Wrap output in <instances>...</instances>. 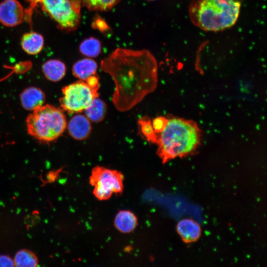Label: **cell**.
Returning <instances> with one entry per match:
<instances>
[{"mask_svg":"<svg viewBox=\"0 0 267 267\" xmlns=\"http://www.w3.org/2000/svg\"><path fill=\"white\" fill-rule=\"evenodd\" d=\"M26 119L29 134L44 142H50L58 138L67 128L63 110L46 104L33 111Z\"/></svg>","mask_w":267,"mask_h":267,"instance_id":"cell-4","label":"cell"},{"mask_svg":"<svg viewBox=\"0 0 267 267\" xmlns=\"http://www.w3.org/2000/svg\"></svg>","mask_w":267,"mask_h":267,"instance_id":"cell-23","label":"cell"},{"mask_svg":"<svg viewBox=\"0 0 267 267\" xmlns=\"http://www.w3.org/2000/svg\"><path fill=\"white\" fill-rule=\"evenodd\" d=\"M91 26L94 29H97L102 32H106L109 30V26L106 22L98 16L94 17Z\"/></svg>","mask_w":267,"mask_h":267,"instance_id":"cell-21","label":"cell"},{"mask_svg":"<svg viewBox=\"0 0 267 267\" xmlns=\"http://www.w3.org/2000/svg\"><path fill=\"white\" fill-rule=\"evenodd\" d=\"M177 230L182 239L187 243L196 241L201 234L199 224L189 219L180 221L177 225Z\"/></svg>","mask_w":267,"mask_h":267,"instance_id":"cell-11","label":"cell"},{"mask_svg":"<svg viewBox=\"0 0 267 267\" xmlns=\"http://www.w3.org/2000/svg\"><path fill=\"white\" fill-rule=\"evenodd\" d=\"M67 127L70 135L77 140H83L88 138L92 130L89 120L81 114L73 116Z\"/></svg>","mask_w":267,"mask_h":267,"instance_id":"cell-9","label":"cell"},{"mask_svg":"<svg viewBox=\"0 0 267 267\" xmlns=\"http://www.w3.org/2000/svg\"><path fill=\"white\" fill-rule=\"evenodd\" d=\"M14 263L10 257L7 255H0V267H13Z\"/></svg>","mask_w":267,"mask_h":267,"instance_id":"cell-22","label":"cell"},{"mask_svg":"<svg viewBox=\"0 0 267 267\" xmlns=\"http://www.w3.org/2000/svg\"><path fill=\"white\" fill-rule=\"evenodd\" d=\"M242 0H193L189 7L191 22L199 28L218 32L236 22Z\"/></svg>","mask_w":267,"mask_h":267,"instance_id":"cell-3","label":"cell"},{"mask_svg":"<svg viewBox=\"0 0 267 267\" xmlns=\"http://www.w3.org/2000/svg\"><path fill=\"white\" fill-rule=\"evenodd\" d=\"M201 137V131L195 122L173 117L168 119L161 132L155 133L153 143L157 144V154L165 163L194 152L200 144Z\"/></svg>","mask_w":267,"mask_h":267,"instance_id":"cell-2","label":"cell"},{"mask_svg":"<svg viewBox=\"0 0 267 267\" xmlns=\"http://www.w3.org/2000/svg\"><path fill=\"white\" fill-rule=\"evenodd\" d=\"M100 68L114 82L112 101L119 111L131 110L157 88V63L148 50L117 48L101 60Z\"/></svg>","mask_w":267,"mask_h":267,"instance_id":"cell-1","label":"cell"},{"mask_svg":"<svg viewBox=\"0 0 267 267\" xmlns=\"http://www.w3.org/2000/svg\"><path fill=\"white\" fill-rule=\"evenodd\" d=\"M13 261L14 266L19 267H36L38 263L35 255L27 249L18 251L16 253Z\"/></svg>","mask_w":267,"mask_h":267,"instance_id":"cell-18","label":"cell"},{"mask_svg":"<svg viewBox=\"0 0 267 267\" xmlns=\"http://www.w3.org/2000/svg\"><path fill=\"white\" fill-rule=\"evenodd\" d=\"M79 50L80 52L87 57H95L101 53V43L93 37L87 38L81 43Z\"/></svg>","mask_w":267,"mask_h":267,"instance_id":"cell-17","label":"cell"},{"mask_svg":"<svg viewBox=\"0 0 267 267\" xmlns=\"http://www.w3.org/2000/svg\"><path fill=\"white\" fill-rule=\"evenodd\" d=\"M21 45L23 50L30 55L39 53L44 45L43 36L36 32H29L24 34L21 38Z\"/></svg>","mask_w":267,"mask_h":267,"instance_id":"cell-12","label":"cell"},{"mask_svg":"<svg viewBox=\"0 0 267 267\" xmlns=\"http://www.w3.org/2000/svg\"><path fill=\"white\" fill-rule=\"evenodd\" d=\"M44 100V92L41 89L34 87L25 89L20 94L22 106L29 111H33L42 106Z\"/></svg>","mask_w":267,"mask_h":267,"instance_id":"cell-10","label":"cell"},{"mask_svg":"<svg viewBox=\"0 0 267 267\" xmlns=\"http://www.w3.org/2000/svg\"><path fill=\"white\" fill-rule=\"evenodd\" d=\"M98 90L82 80L64 87L63 95L59 99L62 109L71 114L85 111L93 100L98 97Z\"/></svg>","mask_w":267,"mask_h":267,"instance_id":"cell-6","label":"cell"},{"mask_svg":"<svg viewBox=\"0 0 267 267\" xmlns=\"http://www.w3.org/2000/svg\"><path fill=\"white\" fill-rule=\"evenodd\" d=\"M86 116L90 121L98 123L105 118L107 112V106L102 99L96 97L85 110Z\"/></svg>","mask_w":267,"mask_h":267,"instance_id":"cell-16","label":"cell"},{"mask_svg":"<svg viewBox=\"0 0 267 267\" xmlns=\"http://www.w3.org/2000/svg\"><path fill=\"white\" fill-rule=\"evenodd\" d=\"M82 5L91 11H107L116 5L120 0H80Z\"/></svg>","mask_w":267,"mask_h":267,"instance_id":"cell-19","label":"cell"},{"mask_svg":"<svg viewBox=\"0 0 267 267\" xmlns=\"http://www.w3.org/2000/svg\"><path fill=\"white\" fill-rule=\"evenodd\" d=\"M25 17L24 8L17 0H4L0 3V22L6 27L21 23Z\"/></svg>","mask_w":267,"mask_h":267,"instance_id":"cell-8","label":"cell"},{"mask_svg":"<svg viewBox=\"0 0 267 267\" xmlns=\"http://www.w3.org/2000/svg\"><path fill=\"white\" fill-rule=\"evenodd\" d=\"M168 118L165 117L159 116L154 118L152 122V126L154 132L158 134L161 132L165 128Z\"/></svg>","mask_w":267,"mask_h":267,"instance_id":"cell-20","label":"cell"},{"mask_svg":"<svg viewBox=\"0 0 267 267\" xmlns=\"http://www.w3.org/2000/svg\"><path fill=\"white\" fill-rule=\"evenodd\" d=\"M98 65L91 58L87 57L76 62L72 67V73L80 80L85 81L96 74Z\"/></svg>","mask_w":267,"mask_h":267,"instance_id":"cell-13","label":"cell"},{"mask_svg":"<svg viewBox=\"0 0 267 267\" xmlns=\"http://www.w3.org/2000/svg\"><path fill=\"white\" fill-rule=\"evenodd\" d=\"M42 71L48 80L58 82L65 75L66 66L64 62L58 59H50L43 64Z\"/></svg>","mask_w":267,"mask_h":267,"instance_id":"cell-14","label":"cell"},{"mask_svg":"<svg viewBox=\"0 0 267 267\" xmlns=\"http://www.w3.org/2000/svg\"><path fill=\"white\" fill-rule=\"evenodd\" d=\"M137 223V220L135 215L128 210L120 211L114 219L115 227L119 231L123 233H129L133 231Z\"/></svg>","mask_w":267,"mask_h":267,"instance_id":"cell-15","label":"cell"},{"mask_svg":"<svg viewBox=\"0 0 267 267\" xmlns=\"http://www.w3.org/2000/svg\"><path fill=\"white\" fill-rule=\"evenodd\" d=\"M89 179L93 187V195L100 200H107L113 194L121 193L124 188L122 174L102 166H96L92 169Z\"/></svg>","mask_w":267,"mask_h":267,"instance_id":"cell-7","label":"cell"},{"mask_svg":"<svg viewBox=\"0 0 267 267\" xmlns=\"http://www.w3.org/2000/svg\"><path fill=\"white\" fill-rule=\"evenodd\" d=\"M44 12L65 31L76 30L81 19L80 0H39Z\"/></svg>","mask_w":267,"mask_h":267,"instance_id":"cell-5","label":"cell"}]
</instances>
